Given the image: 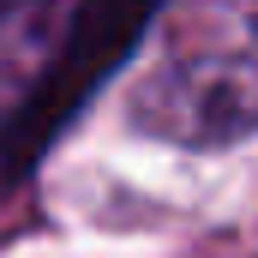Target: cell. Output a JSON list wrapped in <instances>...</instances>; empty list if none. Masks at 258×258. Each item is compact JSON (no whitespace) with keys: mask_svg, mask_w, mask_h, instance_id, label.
Here are the masks:
<instances>
[{"mask_svg":"<svg viewBox=\"0 0 258 258\" xmlns=\"http://www.w3.org/2000/svg\"><path fill=\"white\" fill-rule=\"evenodd\" d=\"M132 120L180 150H222L258 132V0H156Z\"/></svg>","mask_w":258,"mask_h":258,"instance_id":"1","label":"cell"},{"mask_svg":"<svg viewBox=\"0 0 258 258\" xmlns=\"http://www.w3.org/2000/svg\"><path fill=\"white\" fill-rule=\"evenodd\" d=\"M54 54V0H0V114H12Z\"/></svg>","mask_w":258,"mask_h":258,"instance_id":"2","label":"cell"}]
</instances>
